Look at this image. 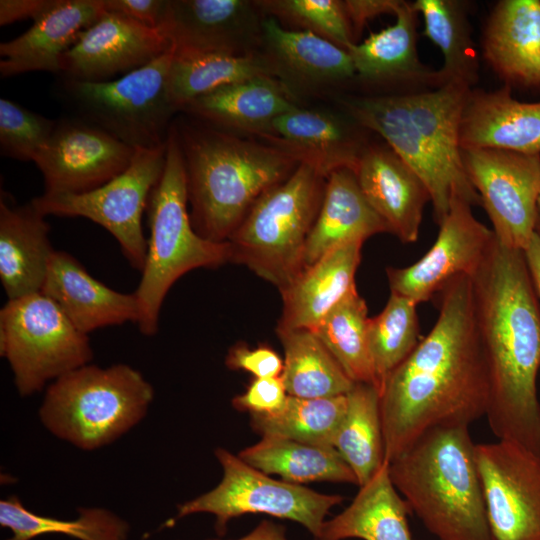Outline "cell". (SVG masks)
I'll list each match as a JSON object with an SVG mask.
<instances>
[{
    "label": "cell",
    "instance_id": "obj_1",
    "mask_svg": "<svg viewBox=\"0 0 540 540\" xmlns=\"http://www.w3.org/2000/svg\"><path fill=\"white\" fill-rule=\"evenodd\" d=\"M488 379L477 332L472 279L461 275L440 292L438 318L380 392L385 461L426 431L470 425L486 414Z\"/></svg>",
    "mask_w": 540,
    "mask_h": 540
},
{
    "label": "cell",
    "instance_id": "obj_2",
    "mask_svg": "<svg viewBox=\"0 0 540 540\" xmlns=\"http://www.w3.org/2000/svg\"><path fill=\"white\" fill-rule=\"evenodd\" d=\"M471 279L488 379L485 416L499 440L540 456V302L523 250L494 236Z\"/></svg>",
    "mask_w": 540,
    "mask_h": 540
},
{
    "label": "cell",
    "instance_id": "obj_3",
    "mask_svg": "<svg viewBox=\"0 0 540 540\" xmlns=\"http://www.w3.org/2000/svg\"><path fill=\"white\" fill-rule=\"evenodd\" d=\"M471 89L449 82L429 91L341 101L358 126L380 135L421 178L438 225L455 198L481 205L466 174L460 145L461 116Z\"/></svg>",
    "mask_w": 540,
    "mask_h": 540
},
{
    "label": "cell",
    "instance_id": "obj_4",
    "mask_svg": "<svg viewBox=\"0 0 540 540\" xmlns=\"http://www.w3.org/2000/svg\"><path fill=\"white\" fill-rule=\"evenodd\" d=\"M173 126L184 159L191 223L211 241H228L257 199L299 165L282 148L201 121L178 120Z\"/></svg>",
    "mask_w": 540,
    "mask_h": 540
},
{
    "label": "cell",
    "instance_id": "obj_5",
    "mask_svg": "<svg viewBox=\"0 0 540 540\" xmlns=\"http://www.w3.org/2000/svg\"><path fill=\"white\" fill-rule=\"evenodd\" d=\"M468 425L438 426L389 463L410 511L438 540H493Z\"/></svg>",
    "mask_w": 540,
    "mask_h": 540
},
{
    "label": "cell",
    "instance_id": "obj_6",
    "mask_svg": "<svg viewBox=\"0 0 540 540\" xmlns=\"http://www.w3.org/2000/svg\"><path fill=\"white\" fill-rule=\"evenodd\" d=\"M150 236L141 279L135 291L139 305L137 326L145 336L158 331L163 301L174 283L198 268H218L231 262L228 241L201 237L188 212L186 172L176 130L169 131L163 174L147 204Z\"/></svg>",
    "mask_w": 540,
    "mask_h": 540
},
{
    "label": "cell",
    "instance_id": "obj_7",
    "mask_svg": "<svg viewBox=\"0 0 540 540\" xmlns=\"http://www.w3.org/2000/svg\"><path fill=\"white\" fill-rule=\"evenodd\" d=\"M154 389L127 364H87L51 382L39 408L43 426L84 451L105 447L147 415Z\"/></svg>",
    "mask_w": 540,
    "mask_h": 540
},
{
    "label": "cell",
    "instance_id": "obj_8",
    "mask_svg": "<svg viewBox=\"0 0 540 540\" xmlns=\"http://www.w3.org/2000/svg\"><path fill=\"white\" fill-rule=\"evenodd\" d=\"M326 178L299 163L289 177L262 194L228 239L231 262L245 265L279 290L286 286L303 268Z\"/></svg>",
    "mask_w": 540,
    "mask_h": 540
},
{
    "label": "cell",
    "instance_id": "obj_9",
    "mask_svg": "<svg viewBox=\"0 0 540 540\" xmlns=\"http://www.w3.org/2000/svg\"><path fill=\"white\" fill-rule=\"evenodd\" d=\"M173 50L106 82L63 79V93L79 117L134 149L166 145L177 110L167 89Z\"/></svg>",
    "mask_w": 540,
    "mask_h": 540
},
{
    "label": "cell",
    "instance_id": "obj_10",
    "mask_svg": "<svg viewBox=\"0 0 540 540\" xmlns=\"http://www.w3.org/2000/svg\"><path fill=\"white\" fill-rule=\"evenodd\" d=\"M0 354L23 397L93 359L88 335L42 292L8 300L1 308Z\"/></svg>",
    "mask_w": 540,
    "mask_h": 540
},
{
    "label": "cell",
    "instance_id": "obj_11",
    "mask_svg": "<svg viewBox=\"0 0 540 540\" xmlns=\"http://www.w3.org/2000/svg\"><path fill=\"white\" fill-rule=\"evenodd\" d=\"M215 456L223 470L220 483L178 504L175 519L198 513L212 514L215 531L223 536L232 519L250 513L267 514L301 524L315 540L330 510L344 501L339 494H323L273 479L225 448H217Z\"/></svg>",
    "mask_w": 540,
    "mask_h": 540
},
{
    "label": "cell",
    "instance_id": "obj_12",
    "mask_svg": "<svg viewBox=\"0 0 540 540\" xmlns=\"http://www.w3.org/2000/svg\"><path fill=\"white\" fill-rule=\"evenodd\" d=\"M165 162L166 145L138 148L122 173L92 191L42 194L31 201L45 216L83 217L100 225L117 240L130 266L141 273L148 246L142 216L163 174Z\"/></svg>",
    "mask_w": 540,
    "mask_h": 540
},
{
    "label": "cell",
    "instance_id": "obj_13",
    "mask_svg": "<svg viewBox=\"0 0 540 540\" xmlns=\"http://www.w3.org/2000/svg\"><path fill=\"white\" fill-rule=\"evenodd\" d=\"M462 158L496 240L524 250L535 232L540 154L471 149L462 150Z\"/></svg>",
    "mask_w": 540,
    "mask_h": 540
},
{
    "label": "cell",
    "instance_id": "obj_14",
    "mask_svg": "<svg viewBox=\"0 0 540 540\" xmlns=\"http://www.w3.org/2000/svg\"><path fill=\"white\" fill-rule=\"evenodd\" d=\"M475 456L493 540H540V456L499 439Z\"/></svg>",
    "mask_w": 540,
    "mask_h": 540
},
{
    "label": "cell",
    "instance_id": "obj_15",
    "mask_svg": "<svg viewBox=\"0 0 540 540\" xmlns=\"http://www.w3.org/2000/svg\"><path fill=\"white\" fill-rule=\"evenodd\" d=\"M135 150L79 117H65L56 120L33 162L43 176V194H81L122 173Z\"/></svg>",
    "mask_w": 540,
    "mask_h": 540
},
{
    "label": "cell",
    "instance_id": "obj_16",
    "mask_svg": "<svg viewBox=\"0 0 540 540\" xmlns=\"http://www.w3.org/2000/svg\"><path fill=\"white\" fill-rule=\"evenodd\" d=\"M265 15L256 1L167 0L159 27L174 54H259Z\"/></svg>",
    "mask_w": 540,
    "mask_h": 540
},
{
    "label": "cell",
    "instance_id": "obj_17",
    "mask_svg": "<svg viewBox=\"0 0 540 540\" xmlns=\"http://www.w3.org/2000/svg\"><path fill=\"white\" fill-rule=\"evenodd\" d=\"M471 207L467 201L455 198L426 254L407 267L386 269L391 292L419 304L440 293L454 278L476 272L494 233L476 219Z\"/></svg>",
    "mask_w": 540,
    "mask_h": 540
},
{
    "label": "cell",
    "instance_id": "obj_18",
    "mask_svg": "<svg viewBox=\"0 0 540 540\" xmlns=\"http://www.w3.org/2000/svg\"><path fill=\"white\" fill-rule=\"evenodd\" d=\"M171 50L161 30L104 12L61 57L59 75L72 81H111Z\"/></svg>",
    "mask_w": 540,
    "mask_h": 540
},
{
    "label": "cell",
    "instance_id": "obj_19",
    "mask_svg": "<svg viewBox=\"0 0 540 540\" xmlns=\"http://www.w3.org/2000/svg\"><path fill=\"white\" fill-rule=\"evenodd\" d=\"M354 172L364 197L389 232L403 243L416 242L430 201L421 178L386 143L367 145Z\"/></svg>",
    "mask_w": 540,
    "mask_h": 540
},
{
    "label": "cell",
    "instance_id": "obj_20",
    "mask_svg": "<svg viewBox=\"0 0 540 540\" xmlns=\"http://www.w3.org/2000/svg\"><path fill=\"white\" fill-rule=\"evenodd\" d=\"M105 10L102 0H53L18 37L0 44V74L60 73V60Z\"/></svg>",
    "mask_w": 540,
    "mask_h": 540
},
{
    "label": "cell",
    "instance_id": "obj_21",
    "mask_svg": "<svg viewBox=\"0 0 540 540\" xmlns=\"http://www.w3.org/2000/svg\"><path fill=\"white\" fill-rule=\"evenodd\" d=\"M259 137L325 177L337 169L355 171L367 146L355 125L332 113L300 106L275 118Z\"/></svg>",
    "mask_w": 540,
    "mask_h": 540
},
{
    "label": "cell",
    "instance_id": "obj_22",
    "mask_svg": "<svg viewBox=\"0 0 540 540\" xmlns=\"http://www.w3.org/2000/svg\"><path fill=\"white\" fill-rule=\"evenodd\" d=\"M41 292L53 300L82 333L137 323L135 292L116 291L91 276L71 254L55 250Z\"/></svg>",
    "mask_w": 540,
    "mask_h": 540
},
{
    "label": "cell",
    "instance_id": "obj_23",
    "mask_svg": "<svg viewBox=\"0 0 540 540\" xmlns=\"http://www.w3.org/2000/svg\"><path fill=\"white\" fill-rule=\"evenodd\" d=\"M460 145L462 150L540 154V101L522 102L507 85L471 89L461 116Z\"/></svg>",
    "mask_w": 540,
    "mask_h": 540
},
{
    "label": "cell",
    "instance_id": "obj_24",
    "mask_svg": "<svg viewBox=\"0 0 540 540\" xmlns=\"http://www.w3.org/2000/svg\"><path fill=\"white\" fill-rule=\"evenodd\" d=\"M483 57L505 85L540 88V0H500L482 39Z\"/></svg>",
    "mask_w": 540,
    "mask_h": 540
},
{
    "label": "cell",
    "instance_id": "obj_25",
    "mask_svg": "<svg viewBox=\"0 0 540 540\" xmlns=\"http://www.w3.org/2000/svg\"><path fill=\"white\" fill-rule=\"evenodd\" d=\"M363 243L355 240L333 248L280 289L283 310L277 328L312 330L356 289Z\"/></svg>",
    "mask_w": 540,
    "mask_h": 540
},
{
    "label": "cell",
    "instance_id": "obj_26",
    "mask_svg": "<svg viewBox=\"0 0 540 540\" xmlns=\"http://www.w3.org/2000/svg\"><path fill=\"white\" fill-rule=\"evenodd\" d=\"M45 217L32 201L17 205L1 191L0 280L8 300L42 290L55 251Z\"/></svg>",
    "mask_w": 540,
    "mask_h": 540
},
{
    "label": "cell",
    "instance_id": "obj_27",
    "mask_svg": "<svg viewBox=\"0 0 540 540\" xmlns=\"http://www.w3.org/2000/svg\"><path fill=\"white\" fill-rule=\"evenodd\" d=\"M297 107L295 93L284 82L263 76L218 88L194 99L182 112L223 131L259 137L275 118Z\"/></svg>",
    "mask_w": 540,
    "mask_h": 540
},
{
    "label": "cell",
    "instance_id": "obj_28",
    "mask_svg": "<svg viewBox=\"0 0 540 540\" xmlns=\"http://www.w3.org/2000/svg\"><path fill=\"white\" fill-rule=\"evenodd\" d=\"M262 47L276 76L288 87L290 82L306 88L323 87L356 75L347 50L312 32L287 29L266 15Z\"/></svg>",
    "mask_w": 540,
    "mask_h": 540
},
{
    "label": "cell",
    "instance_id": "obj_29",
    "mask_svg": "<svg viewBox=\"0 0 540 540\" xmlns=\"http://www.w3.org/2000/svg\"><path fill=\"white\" fill-rule=\"evenodd\" d=\"M382 232H389L388 226L364 197L355 172L337 169L326 178L323 201L305 244L303 268L341 244Z\"/></svg>",
    "mask_w": 540,
    "mask_h": 540
},
{
    "label": "cell",
    "instance_id": "obj_30",
    "mask_svg": "<svg viewBox=\"0 0 540 540\" xmlns=\"http://www.w3.org/2000/svg\"><path fill=\"white\" fill-rule=\"evenodd\" d=\"M395 16L393 25L348 46L356 74L371 82L438 87L437 71L424 65L418 56V13L410 2L402 1Z\"/></svg>",
    "mask_w": 540,
    "mask_h": 540
},
{
    "label": "cell",
    "instance_id": "obj_31",
    "mask_svg": "<svg viewBox=\"0 0 540 540\" xmlns=\"http://www.w3.org/2000/svg\"><path fill=\"white\" fill-rule=\"evenodd\" d=\"M410 509L394 486L389 463L384 462L371 479L359 487L351 504L323 524L315 540H413Z\"/></svg>",
    "mask_w": 540,
    "mask_h": 540
},
{
    "label": "cell",
    "instance_id": "obj_32",
    "mask_svg": "<svg viewBox=\"0 0 540 540\" xmlns=\"http://www.w3.org/2000/svg\"><path fill=\"white\" fill-rule=\"evenodd\" d=\"M238 456L250 466L281 480L301 485L316 481L358 485L351 468L333 446L304 443L278 436L244 448Z\"/></svg>",
    "mask_w": 540,
    "mask_h": 540
},
{
    "label": "cell",
    "instance_id": "obj_33",
    "mask_svg": "<svg viewBox=\"0 0 540 540\" xmlns=\"http://www.w3.org/2000/svg\"><path fill=\"white\" fill-rule=\"evenodd\" d=\"M276 331L284 350L281 378L288 395L328 398L346 395L352 389L355 383L311 330Z\"/></svg>",
    "mask_w": 540,
    "mask_h": 540
},
{
    "label": "cell",
    "instance_id": "obj_34",
    "mask_svg": "<svg viewBox=\"0 0 540 540\" xmlns=\"http://www.w3.org/2000/svg\"><path fill=\"white\" fill-rule=\"evenodd\" d=\"M263 76L277 77L269 61L260 53L232 56L176 55L173 52L167 78L168 95L179 112L194 99L218 88Z\"/></svg>",
    "mask_w": 540,
    "mask_h": 540
},
{
    "label": "cell",
    "instance_id": "obj_35",
    "mask_svg": "<svg viewBox=\"0 0 540 540\" xmlns=\"http://www.w3.org/2000/svg\"><path fill=\"white\" fill-rule=\"evenodd\" d=\"M411 7L423 17V35L442 53L443 65L437 71L438 87L459 82L472 88L478 80L479 63L466 3L458 0H416Z\"/></svg>",
    "mask_w": 540,
    "mask_h": 540
},
{
    "label": "cell",
    "instance_id": "obj_36",
    "mask_svg": "<svg viewBox=\"0 0 540 540\" xmlns=\"http://www.w3.org/2000/svg\"><path fill=\"white\" fill-rule=\"evenodd\" d=\"M347 407L332 446L364 485L385 462L380 393L372 385L355 383L346 394Z\"/></svg>",
    "mask_w": 540,
    "mask_h": 540
},
{
    "label": "cell",
    "instance_id": "obj_37",
    "mask_svg": "<svg viewBox=\"0 0 540 540\" xmlns=\"http://www.w3.org/2000/svg\"><path fill=\"white\" fill-rule=\"evenodd\" d=\"M0 526L10 530L5 540H32L47 534H64L77 540H128L129 523L101 507H82L72 520L36 514L16 496L0 501Z\"/></svg>",
    "mask_w": 540,
    "mask_h": 540
},
{
    "label": "cell",
    "instance_id": "obj_38",
    "mask_svg": "<svg viewBox=\"0 0 540 540\" xmlns=\"http://www.w3.org/2000/svg\"><path fill=\"white\" fill-rule=\"evenodd\" d=\"M368 319L366 302L354 289L311 331L354 383L369 384L379 391L369 348Z\"/></svg>",
    "mask_w": 540,
    "mask_h": 540
},
{
    "label": "cell",
    "instance_id": "obj_39",
    "mask_svg": "<svg viewBox=\"0 0 540 540\" xmlns=\"http://www.w3.org/2000/svg\"><path fill=\"white\" fill-rule=\"evenodd\" d=\"M346 407V395L313 399L288 395L278 412L250 414V425L261 436L332 446Z\"/></svg>",
    "mask_w": 540,
    "mask_h": 540
},
{
    "label": "cell",
    "instance_id": "obj_40",
    "mask_svg": "<svg viewBox=\"0 0 540 540\" xmlns=\"http://www.w3.org/2000/svg\"><path fill=\"white\" fill-rule=\"evenodd\" d=\"M417 303L391 292L383 310L368 319V341L381 392L388 375L415 349L420 338Z\"/></svg>",
    "mask_w": 540,
    "mask_h": 540
},
{
    "label": "cell",
    "instance_id": "obj_41",
    "mask_svg": "<svg viewBox=\"0 0 540 540\" xmlns=\"http://www.w3.org/2000/svg\"><path fill=\"white\" fill-rule=\"evenodd\" d=\"M256 4L264 15L312 32L345 50L355 43L340 0H261Z\"/></svg>",
    "mask_w": 540,
    "mask_h": 540
},
{
    "label": "cell",
    "instance_id": "obj_42",
    "mask_svg": "<svg viewBox=\"0 0 540 540\" xmlns=\"http://www.w3.org/2000/svg\"><path fill=\"white\" fill-rule=\"evenodd\" d=\"M56 120L37 114L20 104L0 99V152L3 157L34 161L50 139Z\"/></svg>",
    "mask_w": 540,
    "mask_h": 540
},
{
    "label": "cell",
    "instance_id": "obj_43",
    "mask_svg": "<svg viewBox=\"0 0 540 540\" xmlns=\"http://www.w3.org/2000/svg\"><path fill=\"white\" fill-rule=\"evenodd\" d=\"M288 398L281 376L253 378L245 392L235 396L232 405L249 414L268 415L278 412Z\"/></svg>",
    "mask_w": 540,
    "mask_h": 540
},
{
    "label": "cell",
    "instance_id": "obj_44",
    "mask_svg": "<svg viewBox=\"0 0 540 540\" xmlns=\"http://www.w3.org/2000/svg\"><path fill=\"white\" fill-rule=\"evenodd\" d=\"M225 364L231 370L246 371L254 378L278 377L283 371V360L274 349L266 345L250 348L243 342L228 350Z\"/></svg>",
    "mask_w": 540,
    "mask_h": 540
},
{
    "label": "cell",
    "instance_id": "obj_45",
    "mask_svg": "<svg viewBox=\"0 0 540 540\" xmlns=\"http://www.w3.org/2000/svg\"><path fill=\"white\" fill-rule=\"evenodd\" d=\"M105 12L159 29L167 0H102Z\"/></svg>",
    "mask_w": 540,
    "mask_h": 540
},
{
    "label": "cell",
    "instance_id": "obj_46",
    "mask_svg": "<svg viewBox=\"0 0 540 540\" xmlns=\"http://www.w3.org/2000/svg\"><path fill=\"white\" fill-rule=\"evenodd\" d=\"M342 2L355 41L369 20L381 14L395 15L402 0H344Z\"/></svg>",
    "mask_w": 540,
    "mask_h": 540
},
{
    "label": "cell",
    "instance_id": "obj_47",
    "mask_svg": "<svg viewBox=\"0 0 540 540\" xmlns=\"http://www.w3.org/2000/svg\"><path fill=\"white\" fill-rule=\"evenodd\" d=\"M53 0H1L0 25H8L28 18L35 19Z\"/></svg>",
    "mask_w": 540,
    "mask_h": 540
},
{
    "label": "cell",
    "instance_id": "obj_48",
    "mask_svg": "<svg viewBox=\"0 0 540 540\" xmlns=\"http://www.w3.org/2000/svg\"><path fill=\"white\" fill-rule=\"evenodd\" d=\"M534 290L540 302V235L534 232L523 250Z\"/></svg>",
    "mask_w": 540,
    "mask_h": 540
},
{
    "label": "cell",
    "instance_id": "obj_49",
    "mask_svg": "<svg viewBox=\"0 0 540 540\" xmlns=\"http://www.w3.org/2000/svg\"><path fill=\"white\" fill-rule=\"evenodd\" d=\"M222 540V539H209ZM235 540H288L284 526L269 520L260 522L250 533Z\"/></svg>",
    "mask_w": 540,
    "mask_h": 540
},
{
    "label": "cell",
    "instance_id": "obj_50",
    "mask_svg": "<svg viewBox=\"0 0 540 540\" xmlns=\"http://www.w3.org/2000/svg\"><path fill=\"white\" fill-rule=\"evenodd\" d=\"M535 232L540 235V196L537 202Z\"/></svg>",
    "mask_w": 540,
    "mask_h": 540
}]
</instances>
